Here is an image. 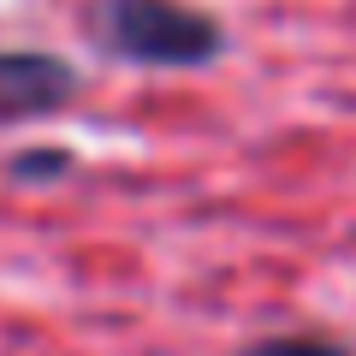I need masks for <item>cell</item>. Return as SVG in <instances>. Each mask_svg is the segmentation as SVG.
Here are the masks:
<instances>
[{"label":"cell","instance_id":"1","mask_svg":"<svg viewBox=\"0 0 356 356\" xmlns=\"http://www.w3.org/2000/svg\"><path fill=\"white\" fill-rule=\"evenodd\" d=\"M95 48L131 65H166V72H196L226 54V30L214 13L191 0H89L83 13Z\"/></svg>","mask_w":356,"mask_h":356},{"label":"cell","instance_id":"2","mask_svg":"<svg viewBox=\"0 0 356 356\" xmlns=\"http://www.w3.org/2000/svg\"><path fill=\"white\" fill-rule=\"evenodd\" d=\"M77 65L42 48H0V125L48 119L65 102H77Z\"/></svg>","mask_w":356,"mask_h":356},{"label":"cell","instance_id":"3","mask_svg":"<svg viewBox=\"0 0 356 356\" xmlns=\"http://www.w3.org/2000/svg\"><path fill=\"white\" fill-rule=\"evenodd\" d=\"M238 356H356V350L332 332H273V339L243 344Z\"/></svg>","mask_w":356,"mask_h":356}]
</instances>
